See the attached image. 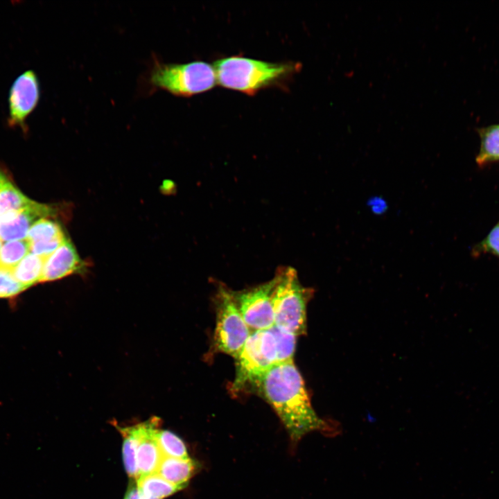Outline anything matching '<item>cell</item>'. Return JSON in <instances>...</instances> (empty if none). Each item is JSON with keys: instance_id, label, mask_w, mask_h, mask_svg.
I'll return each instance as SVG.
<instances>
[{"instance_id": "19", "label": "cell", "mask_w": 499, "mask_h": 499, "mask_svg": "<svg viewBox=\"0 0 499 499\" xmlns=\"http://www.w3.org/2000/svg\"><path fill=\"white\" fill-rule=\"evenodd\" d=\"M30 252V243L26 238L7 241L0 251V268L12 270Z\"/></svg>"}, {"instance_id": "11", "label": "cell", "mask_w": 499, "mask_h": 499, "mask_svg": "<svg viewBox=\"0 0 499 499\" xmlns=\"http://www.w3.org/2000/svg\"><path fill=\"white\" fill-rule=\"evenodd\" d=\"M82 270L83 263L75 247L66 240L46 259L40 283L58 280Z\"/></svg>"}, {"instance_id": "20", "label": "cell", "mask_w": 499, "mask_h": 499, "mask_svg": "<svg viewBox=\"0 0 499 499\" xmlns=\"http://www.w3.org/2000/svg\"><path fill=\"white\" fill-rule=\"evenodd\" d=\"M156 439L164 457L181 459L190 457L184 442L175 433L169 430L158 429Z\"/></svg>"}, {"instance_id": "5", "label": "cell", "mask_w": 499, "mask_h": 499, "mask_svg": "<svg viewBox=\"0 0 499 499\" xmlns=\"http://www.w3.org/2000/svg\"><path fill=\"white\" fill-rule=\"evenodd\" d=\"M216 326L213 345L216 351L236 358L251 334L244 321L232 291L220 286L216 295Z\"/></svg>"}, {"instance_id": "6", "label": "cell", "mask_w": 499, "mask_h": 499, "mask_svg": "<svg viewBox=\"0 0 499 499\" xmlns=\"http://www.w3.org/2000/svg\"><path fill=\"white\" fill-rule=\"evenodd\" d=\"M235 359L233 388L239 390L277 363L275 340L270 329L251 332Z\"/></svg>"}, {"instance_id": "1", "label": "cell", "mask_w": 499, "mask_h": 499, "mask_svg": "<svg viewBox=\"0 0 499 499\" xmlns=\"http://www.w3.org/2000/svg\"><path fill=\"white\" fill-rule=\"evenodd\" d=\"M248 385L276 412L293 446L313 431L333 434L334 428L313 408L302 376L293 361L277 362Z\"/></svg>"}, {"instance_id": "13", "label": "cell", "mask_w": 499, "mask_h": 499, "mask_svg": "<svg viewBox=\"0 0 499 499\" xmlns=\"http://www.w3.org/2000/svg\"><path fill=\"white\" fill-rule=\"evenodd\" d=\"M198 468V463L191 457L181 459L163 456L156 473L168 482L184 489Z\"/></svg>"}, {"instance_id": "10", "label": "cell", "mask_w": 499, "mask_h": 499, "mask_svg": "<svg viewBox=\"0 0 499 499\" xmlns=\"http://www.w3.org/2000/svg\"><path fill=\"white\" fill-rule=\"evenodd\" d=\"M159 419L152 417L138 424L139 441L137 449L138 477L157 472L163 457L159 448L156 433Z\"/></svg>"}, {"instance_id": "12", "label": "cell", "mask_w": 499, "mask_h": 499, "mask_svg": "<svg viewBox=\"0 0 499 499\" xmlns=\"http://www.w3.org/2000/svg\"><path fill=\"white\" fill-rule=\"evenodd\" d=\"M26 238L30 243V252L45 258L67 240L60 225L48 218L37 220Z\"/></svg>"}, {"instance_id": "2", "label": "cell", "mask_w": 499, "mask_h": 499, "mask_svg": "<svg viewBox=\"0 0 499 499\" xmlns=\"http://www.w3.org/2000/svg\"><path fill=\"white\" fill-rule=\"evenodd\" d=\"M213 67L222 87L248 95L286 83L300 68L292 62H270L240 55L220 58Z\"/></svg>"}, {"instance_id": "7", "label": "cell", "mask_w": 499, "mask_h": 499, "mask_svg": "<svg viewBox=\"0 0 499 499\" xmlns=\"http://www.w3.org/2000/svg\"><path fill=\"white\" fill-rule=\"evenodd\" d=\"M274 279L252 288L232 291L238 308L247 325L254 331L269 329L274 325L272 292Z\"/></svg>"}, {"instance_id": "18", "label": "cell", "mask_w": 499, "mask_h": 499, "mask_svg": "<svg viewBox=\"0 0 499 499\" xmlns=\"http://www.w3.org/2000/svg\"><path fill=\"white\" fill-rule=\"evenodd\" d=\"M119 429L123 437L122 452L125 469L130 478L136 480L138 478L137 464V449L139 441L138 424Z\"/></svg>"}, {"instance_id": "22", "label": "cell", "mask_w": 499, "mask_h": 499, "mask_svg": "<svg viewBox=\"0 0 499 499\" xmlns=\"http://www.w3.org/2000/svg\"><path fill=\"white\" fill-rule=\"evenodd\" d=\"M26 288L14 277L12 270L0 268V299H12Z\"/></svg>"}, {"instance_id": "14", "label": "cell", "mask_w": 499, "mask_h": 499, "mask_svg": "<svg viewBox=\"0 0 499 499\" xmlns=\"http://www.w3.org/2000/svg\"><path fill=\"white\" fill-rule=\"evenodd\" d=\"M46 259L30 252L12 270L14 277L26 289L40 283Z\"/></svg>"}, {"instance_id": "8", "label": "cell", "mask_w": 499, "mask_h": 499, "mask_svg": "<svg viewBox=\"0 0 499 499\" xmlns=\"http://www.w3.org/2000/svg\"><path fill=\"white\" fill-rule=\"evenodd\" d=\"M40 97V82L35 71L26 70L18 76L8 94V126L26 132L27 119L37 106Z\"/></svg>"}, {"instance_id": "23", "label": "cell", "mask_w": 499, "mask_h": 499, "mask_svg": "<svg viewBox=\"0 0 499 499\" xmlns=\"http://www.w3.org/2000/svg\"><path fill=\"white\" fill-rule=\"evenodd\" d=\"M475 254L490 253L499 257V222L487 237L473 248Z\"/></svg>"}, {"instance_id": "4", "label": "cell", "mask_w": 499, "mask_h": 499, "mask_svg": "<svg viewBox=\"0 0 499 499\" xmlns=\"http://www.w3.org/2000/svg\"><path fill=\"white\" fill-rule=\"evenodd\" d=\"M272 292L274 325L296 336L306 330V307L313 290L304 287L292 267L279 268Z\"/></svg>"}, {"instance_id": "16", "label": "cell", "mask_w": 499, "mask_h": 499, "mask_svg": "<svg viewBox=\"0 0 499 499\" xmlns=\"http://www.w3.org/2000/svg\"><path fill=\"white\" fill-rule=\"evenodd\" d=\"M141 494L144 497L163 499L182 489L173 484L157 473L139 476L136 479Z\"/></svg>"}, {"instance_id": "9", "label": "cell", "mask_w": 499, "mask_h": 499, "mask_svg": "<svg viewBox=\"0 0 499 499\" xmlns=\"http://www.w3.org/2000/svg\"><path fill=\"white\" fill-rule=\"evenodd\" d=\"M55 212L51 206L31 200L26 207L0 216V238L6 242L24 239L37 220L49 218Z\"/></svg>"}, {"instance_id": "21", "label": "cell", "mask_w": 499, "mask_h": 499, "mask_svg": "<svg viewBox=\"0 0 499 499\" xmlns=\"http://www.w3.org/2000/svg\"><path fill=\"white\" fill-rule=\"evenodd\" d=\"M270 330L272 333L276 344L277 362L293 361L297 336L287 332L276 325Z\"/></svg>"}, {"instance_id": "26", "label": "cell", "mask_w": 499, "mask_h": 499, "mask_svg": "<svg viewBox=\"0 0 499 499\" xmlns=\"http://www.w3.org/2000/svg\"><path fill=\"white\" fill-rule=\"evenodd\" d=\"M2 241H3V240L0 238V251H1V249L2 245H3Z\"/></svg>"}, {"instance_id": "3", "label": "cell", "mask_w": 499, "mask_h": 499, "mask_svg": "<svg viewBox=\"0 0 499 499\" xmlns=\"http://www.w3.org/2000/svg\"><path fill=\"white\" fill-rule=\"evenodd\" d=\"M140 82L145 94L164 90L176 96L190 97L212 89L217 78L214 67L207 62L165 63L153 56Z\"/></svg>"}, {"instance_id": "15", "label": "cell", "mask_w": 499, "mask_h": 499, "mask_svg": "<svg viewBox=\"0 0 499 499\" xmlns=\"http://www.w3.org/2000/svg\"><path fill=\"white\" fill-rule=\"evenodd\" d=\"M30 202L0 168V216L23 208Z\"/></svg>"}, {"instance_id": "17", "label": "cell", "mask_w": 499, "mask_h": 499, "mask_svg": "<svg viewBox=\"0 0 499 499\" xmlns=\"http://www.w3.org/2000/svg\"><path fill=\"white\" fill-rule=\"evenodd\" d=\"M480 148L476 157L478 166L499 161V124L479 130Z\"/></svg>"}, {"instance_id": "25", "label": "cell", "mask_w": 499, "mask_h": 499, "mask_svg": "<svg viewBox=\"0 0 499 499\" xmlns=\"http://www.w3.org/2000/svg\"><path fill=\"white\" fill-rule=\"evenodd\" d=\"M141 499H159V498H148V497H144V496H143L141 495Z\"/></svg>"}, {"instance_id": "24", "label": "cell", "mask_w": 499, "mask_h": 499, "mask_svg": "<svg viewBox=\"0 0 499 499\" xmlns=\"http://www.w3.org/2000/svg\"><path fill=\"white\" fill-rule=\"evenodd\" d=\"M132 479L129 483L124 499H141V493L138 489L137 482Z\"/></svg>"}]
</instances>
